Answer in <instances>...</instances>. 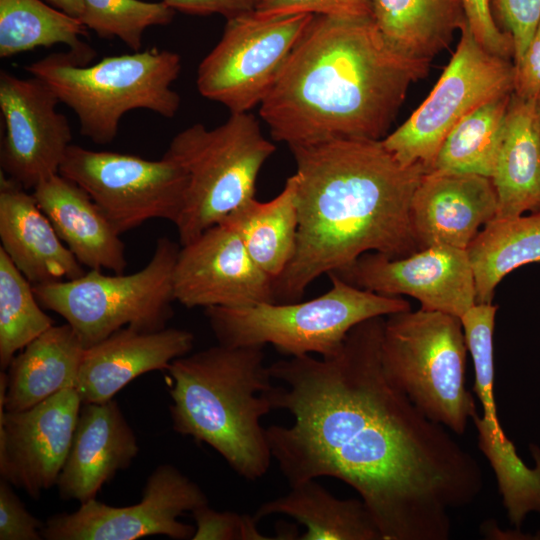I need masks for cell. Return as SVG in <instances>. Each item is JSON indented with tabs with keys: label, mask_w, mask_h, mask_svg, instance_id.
Listing matches in <instances>:
<instances>
[{
	"label": "cell",
	"mask_w": 540,
	"mask_h": 540,
	"mask_svg": "<svg viewBox=\"0 0 540 540\" xmlns=\"http://www.w3.org/2000/svg\"><path fill=\"white\" fill-rule=\"evenodd\" d=\"M385 317L353 327L334 355L269 366L283 384L267 392L273 409L294 417L266 429L271 454L291 486L326 476L353 488L382 540H449L451 512L477 500L482 468L387 377Z\"/></svg>",
	"instance_id": "cell-1"
},
{
	"label": "cell",
	"mask_w": 540,
	"mask_h": 540,
	"mask_svg": "<svg viewBox=\"0 0 540 540\" xmlns=\"http://www.w3.org/2000/svg\"><path fill=\"white\" fill-rule=\"evenodd\" d=\"M289 149L296 163L299 226L294 255L274 281L276 302L299 301L321 275L365 253L397 259L419 250L410 204L429 171L423 164H400L381 140Z\"/></svg>",
	"instance_id": "cell-2"
},
{
	"label": "cell",
	"mask_w": 540,
	"mask_h": 540,
	"mask_svg": "<svg viewBox=\"0 0 540 540\" xmlns=\"http://www.w3.org/2000/svg\"><path fill=\"white\" fill-rule=\"evenodd\" d=\"M430 63L394 49L372 18L314 15L259 115L288 147L382 140Z\"/></svg>",
	"instance_id": "cell-3"
},
{
	"label": "cell",
	"mask_w": 540,
	"mask_h": 540,
	"mask_svg": "<svg viewBox=\"0 0 540 540\" xmlns=\"http://www.w3.org/2000/svg\"><path fill=\"white\" fill-rule=\"evenodd\" d=\"M264 346H216L168 367L173 429L214 448L243 478L265 475L272 454L261 418L273 410Z\"/></svg>",
	"instance_id": "cell-4"
},
{
	"label": "cell",
	"mask_w": 540,
	"mask_h": 540,
	"mask_svg": "<svg viewBox=\"0 0 540 540\" xmlns=\"http://www.w3.org/2000/svg\"><path fill=\"white\" fill-rule=\"evenodd\" d=\"M181 68L178 53L157 48L107 56L85 66L68 52H56L25 66L75 113L80 134L98 145L113 142L129 111L145 109L173 118L181 97L171 86Z\"/></svg>",
	"instance_id": "cell-5"
},
{
	"label": "cell",
	"mask_w": 540,
	"mask_h": 540,
	"mask_svg": "<svg viewBox=\"0 0 540 540\" xmlns=\"http://www.w3.org/2000/svg\"><path fill=\"white\" fill-rule=\"evenodd\" d=\"M331 288L304 302L259 303L246 307H209L205 315L225 346L271 344L285 355H334L350 330L378 316L411 309L401 296H385L328 274Z\"/></svg>",
	"instance_id": "cell-6"
},
{
	"label": "cell",
	"mask_w": 540,
	"mask_h": 540,
	"mask_svg": "<svg viewBox=\"0 0 540 540\" xmlns=\"http://www.w3.org/2000/svg\"><path fill=\"white\" fill-rule=\"evenodd\" d=\"M467 352L459 317L422 308L385 317L381 360L387 377L429 419L456 435L478 414L466 387Z\"/></svg>",
	"instance_id": "cell-7"
},
{
	"label": "cell",
	"mask_w": 540,
	"mask_h": 540,
	"mask_svg": "<svg viewBox=\"0 0 540 540\" xmlns=\"http://www.w3.org/2000/svg\"><path fill=\"white\" fill-rule=\"evenodd\" d=\"M275 151L250 112L230 113L213 129L195 123L178 132L163 157L179 164L188 177L175 224L179 244L191 242L255 197L259 172Z\"/></svg>",
	"instance_id": "cell-8"
},
{
	"label": "cell",
	"mask_w": 540,
	"mask_h": 540,
	"mask_svg": "<svg viewBox=\"0 0 540 540\" xmlns=\"http://www.w3.org/2000/svg\"><path fill=\"white\" fill-rule=\"evenodd\" d=\"M180 244L160 237L149 262L131 274L105 275L90 269L82 276L33 286L41 306L62 316L85 347L115 331L166 328L175 301L173 272Z\"/></svg>",
	"instance_id": "cell-9"
},
{
	"label": "cell",
	"mask_w": 540,
	"mask_h": 540,
	"mask_svg": "<svg viewBox=\"0 0 540 540\" xmlns=\"http://www.w3.org/2000/svg\"><path fill=\"white\" fill-rule=\"evenodd\" d=\"M455 53L426 99L381 141L404 166L423 164L429 171L451 130L481 105L514 90L515 65L487 51L468 22L460 29Z\"/></svg>",
	"instance_id": "cell-10"
},
{
	"label": "cell",
	"mask_w": 540,
	"mask_h": 540,
	"mask_svg": "<svg viewBox=\"0 0 540 540\" xmlns=\"http://www.w3.org/2000/svg\"><path fill=\"white\" fill-rule=\"evenodd\" d=\"M313 16L261 17L253 11L227 19L220 40L198 65L199 93L230 113L259 106Z\"/></svg>",
	"instance_id": "cell-11"
},
{
	"label": "cell",
	"mask_w": 540,
	"mask_h": 540,
	"mask_svg": "<svg viewBox=\"0 0 540 540\" xmlns=\"http://www.w3.org/2000/svg\"><path fill=\"white\" fill-rule=\"evenodd\" d=\"M59 174L84 189L122 234L151 219L177 223L188 177L168 158L95 151L71 144Z\"/></svg>",
	"instance_id": "cell-12"
},
{
	"label": "cell",
	"mask_w": 540,
	"mask_h": 540,
	"mask_svg": "<svg viewBox=\"0 0 540 540\" xmlns=\"http://www.w3.org/2000/svg\"><path fill=\"white\" fill-rule=\"evenodd\" d=\"M208 505L201 488L179 469L161 464L147 478L137 504L113 507L96 498L72 513H59L44 523L46 540H135L163 535L192 539L195 527L178 520L185 512Z\"/></svg>",
	"instance_id": "cell-13"
},
{
	"label": "cell",
	"mask_w": 540,
	"mask_h": 540,
	"mask_svg": "<svg viewBox=\"0 0 540 540\" xmlns=\"http://www.w3.org/2000/svg\"><path fill=\"white\" fill-rule=\"evenodd\" d=\"M58 103L56 93L42 79L0 71L1 173L27 190L59 174L71 145V126L57 111Z\"/></svg>",
	"instance_id": "cell-14"
},
{
	"label": "cell",
	"mask_w": 540,
	"mask_h": 540,
	"mask_svg": "<svg viewBox=\"0 0 540 540\" xmlns=\"http://www.w3.org/2000/svg\"><path fill=\"white\" fill-rule=\"evenodd\" d=\"M7 384L0 382V474L31 498L57 484L71 448L82 406L66 388L20 411H6Z\"/></svg>",
	"instance_id": "cell-15"
},
{
	"label": "cell",
	"mask_w": 540,
	"mask_h": 540,
	"mask_svg": "<svg viewBox=\"0 0 540 540\" xmlns=\"http://www.w3.org/2000/svg\"><path fill=\"white\" fill-rule=\"evenodd\" d=\"M173 289L175 301L187 308L276 302L274 280L254 262L238 232L225 222L180 245Z\"/></svg>",
	"instance_id": "cell-16"
},
{
	"label": "cell",
	"mask_w": 540,
	"mask_h": 540,
	"mask_svg": "<svg viewBox=\"0 0 540 540\" xmlns=\"http://www.w3.org/2000/svg\"><path fill=\"white\" fill-rule=\"evenodd\" d=\"M333 274L358 288L385 296L407 295L422 309L459 318L476 303L465 249L432 246L397 259L368 252Z\"/></svg>",
	"instance_id": "cell-17"
},
{
	"label": "cell",
	"mask_w": 540,
	"mask_h": 540,
	"mask_svg": "<svg viewBox=\"0 0 540 540\" xmlns=\"http://www.w3.org/2000/svg\"><path fill=\"white\" fill-rule=\"evenodd\" d=\"M498 198L489 177L430 170L410 204V223L419 250L432 246L467 249L497 215Z\"/></svg>",
	"instance_id": "cell-18"
},
{
	"label": "cell",
	"mask_w": 540,
	"mask_h": 540,
	"mask_svg": "<svg viewBox=\"0 0 540 540\" xmlns=\"http://www.w3.org/2000/svg\"><path fill=\"white\" fill-rule=\"evenodd\" d=\"M193 343L191 332L177 328L115 331L84 351L76 384L82 404L111 400L142 374L168 369L191 351Z\"/></svg>",
	"instance_id": "cell-19"
},
{
	"label": "cell",
	"mask_w": 540,
	"mask_h": 540,
	"mask_svg": "<svg viewBox=\"0 0 540 540\" xmlns=\"http://www.w3.org/2000/svg\"><path fill=\"white\" fill-rule=\"evenodd\" d=\"M139 452L136 435L118 403L82 404L65 464L57 481L60 498L80 504L95 499Z\"/></svg>",
	"instance_id": "cell-20"
},
{
	"label": "cell",
	"mask_w": 540,
	"mask_h": 540,
	"mask_svg": "<svg viewBox=\"0 0 540 540\" xmlns=\"http://www.w3.org/2000/svg\"><path fill=\"white\" fill-rule=\"evenodd\" d=\"M0 240V247L33 286L85 273L33 194L1 172Z\"/></svg>",
	"instance_id": "cell-21"
},
{
	"label": "cell",
	"mask_w": 540,
	"mask_h": 540,
	"mask_svg": "<svg viewBox=\"0 0 540 540\" xmlns=\"http://www.w3.org/2000/svg\"><path fill=\"white\" fill-rule=\"evenodd\" d=\"M32 194L81 265L124 272L127 260L121 234L84 189L56 174L40 182Z\"/></svg>",
	"instance_id": "cell-22"
},
{
	"label": "cell",
	"mask_w": 540,
	"mask_h": 540,
	"mask_svg": "<svg viewBox=\"0 0 540 540\" xmlns=\"http://www.w3.org/2000/svg\"><path fill=\"white\" fill-rule=\"evenodd\" d=\"M86 347L68 324L53 325L15 355L7 368L6 411L28 409L76 388Z\"/></svg>",
	"instance_id": "cell-23"
},
{
	"label": "cell",
	"mask_w": 540,
	"mask_h": 540,
	"mask_svg": "<svg viewBox=\"0 0 540 540\" xmlns=\"http://www.w3.org/2000/svg\"><path fill=\"white\" fill-rule=\"evenodd\" d=\"M535 101L511 95L491 178L498 198L495 218L540 212V125Z\"/></svg>",
	"instance_id": "cell-24"
},
{
	"label": "cell",
	"mask_w": 540,
	"mask_h": 540,
	"mask_svg": "<svg viewBox=\"0 0 540 540\" xmlns=\"http://www.w3.org/2000/svg\"><path fill=\"white\" fill-rule=\"evenodd\" d=\"M284 514L304 525L301 540H382L378 526L361 499H339L315 480L291 486L284 496L260 505L258 522Z\"/></svg>",
	"instance_id": "cell-25"
},
{
	"label": "cell",
	"mask_w": 540,
	"mask_h": 540,
	"mask_svg": "<svg viewBox=\"0 0 540 540\" xmlns=\"http://www.w3.org/2000/svg\"><path fill=\"white\" fill-rule=\"evenodd\" d=\"M372 19L394 49L429 62L467 22L462 0H372Z\"/></svg>",
	"instance_id": "cell-26"
},
{
	"label": "cell",
	"mask_w": 540,
	"mask_h": 540,
	"mask_svg": "<svg viewBox=\"0 0 540 540\" xmlns=\"http://www.w3.org/2000/svg\"><path fill=\"white\" fill-rule=\"evenodd\" d=\"M297 184L293 174L270 201L260 202L253 197L221 221L238 232L251 258L274 281L287 268L296 248Z\"/></svg>",
	"instance_id": "cell-27"
},
{
	"label": "cell",
	"mask_w": 540,
	"mask_h": 540,
	"mask_svg": "<svg viewBox=\"0 0 540 540\" xmlns=\"http://www.w3.org/2000/svg\"><path fill=\"white\" fill-rule=\"evenodd\" d=\"M466 251L474 274L476 303H493L497 286L509 273L540 263V212L494 218Z\"/></svg>",
	"instance_id": "cell-28"
},
{
	"label": "cell",
	"mask_w": 540,
	"mask_h": 540,
	"mask_svg": "<svg viewBox=\"0 0 540 540\" xmlns=\"http://www.w3.org/2000/svg\"><path fill=\"white\" fill-rule=\"evenodd\" d=\"M87 30L78 18L41 0H0L1 58L64 44L78 65H89L96 52L81 39Z\"/></svg>",
	"instance_id": "cell-29"
},
{
	"label": "cell",
	"mask_w": 540,
	"mask_h": 540,
	"mask_svg": "<svg viewBox=\"0 0 540 540\" xmlns=\"http://www.w3.org/2000/svg\"><path fill=\"white\" fill-rule=\"evenodd\" d=\"M512 94L495 98L463 118L444 140L431 170L492 178Z\"/></svg>",
	"instance_id": "cell-30"
},
{
	"label": "cell",
	"mask_w": 540,
	"mask_h": 540,
	"mask_svg": "<svg viewBox=\"0 0 540 540\" xmlns=\"http://www.w3.org/2000/svg\"><path fill=\"white\" fill-rule=\"evenodd\" d=\"M54 325L34 293L33 285L0 247V367Z\"/></svg>",
	"instance_id": "cell-31"
},
{
	"label": "cell",
	"mask_w": 540,
	"mask_h": 540,
	"mask_svg": "<svg viewBox=\"0 0 540 540\" xmlns=\"http://www.w3.org/2000/svg\"><path fill=\"white\" fill-rule=\"evenodd\" d=\"M494 365L487 362L474 366V386L482 414L473 417L478 433V447L488 460L498 488L512 490L525 485L533 470L518 455L513 442L499 421L494 394Z\"/></svg>",
	"instance_id": "cell-32"
},
{
	"label": "cell",
	"mask_w": 540,
	"mask_h": 540,
	"mask_svg": "<svg viewBox=\"0 0 540 540\" xmlns=\"http://www.w3.org/2000/svg\"><path fill=\"white\" fill-rule=\"evenodd\" d=\"M79 18L83 25L103 39H120L132 52L141 51L147 28L172 22L176 11L164 1L83 0Z\"/></svg>",
	"instance_id": "cell-33"
},
{
	"label": "cell",
	"mask_w": 540,
	"mask_h": 540,
	"mask_svg": "<svg viewBox=\"0 0 540 540\" xmlns=\"http://www.w3.org/2000/svg\"><path fill=\"white\" fill-rule=\"evenodd\" d=\"M195 520L193 540H271L257 528L254 516L216 511L204 505L191 512Z\"/></svg>",
	"instance_id": "cell-34"
},
{
	"label": "cell",
	"mask_w": 540,
	"mask_h": 540,
	"mask_svg": "<svg viewBox=\"0 0 540 540\" xmlns=\"http://www.w3.org/2000/svg\"><path fill=\"white\" fill-rule=\"evenodd\" d=\"M254 12L261 17L312 14L372 18V0H259Z\"/></svg>",
	"instance_id": "cell-35"
},
{
	"label": "cell",
	"mask_w": 540,
	"mask_h": 540,
	"mask_svg": "<svg viewBox=\"0 0 540 540\" xmlns=\"http://www.w3.org/2000/svg\"><path fill=\"white\" fill-rule=\"evenodd\" d=\"M490 6L498 27L513 39L515 63L540 22V0H490Z\"/></svg>",
	"instance_id": "cell-36"
},
{
	"label": "cell",
	"mask_w": 540,
	"mask_h": 540,
	"mask_svg": "<svg viewBox=\"0 0 540 540\" xmlns=\"http://www.w3.org/2000/svg\"><path fill=\"white\" fill-rule=\"evenodd\" d=\"M44 523L25 508L12 485L0 481V540H40Z\"/></svg>",
	"instance_id": "cell-37"
},
{
	"label": "cell",
	"mask_w": 540,
	"mask_h": 540,
	"mask_svg": "<svg viewBox=\"0 0 540 540\" xmlns=\"http://www.w3.org/2000/svg\"><path fill=\"white\" fill-rule=\"evenodd\" d=\"M466 19L476 40L490 53L513 60L514 43L493 17L490 0H462Z\"/></svg>",
	"instance_id": "cell-38"
},
{
	"label": "cell",
	"mask_w": 540,
	"mask_h": 540,
	"mask_svg": "<svg viewBox=\"0 0 540 540\" xmlns=\"http://www.w3.org/2000/svg\"><path fill=\"white\" fill-rule=\"evenodd\" d=\"M513 93L524 99L540 95V22L521 58L514 63Z\"/></svg>",
	"instance_id": "cell-39"
},
{
	"label": "cell",
	"mask_w": 540,
	"mask_h": 540,
	"mask_svg": "<svg viewBox=\"0 0 540 540\" xmlns=\"http://www.w3.org/2000/svg\"><path fill=\"white\" fill-rule=\"evenodd\" d=\"M175 11L189 15H222L230 19L253 12L259 0H162Z\"/></svg>",
	"instance_id": "cell-40"
},
{
	"label": "cell",
	"mask_w": 540,
	"mask_h": 540,
	"mask_svg": "<svg viewBox=\"0 0 540 540\" xmlns=\"http://www.w3.org/2000/svg\"><path fill=\"white\" fill-rule=\"evenodd\" d=\"M51 6L65 12L66 14L80 18L84 10L83 0H46Z\"/></svg>",
	"instance_id": "cell-41"
},
{
	"label": "cell",
	"mask_w": 540,
	"mask_h": 540,
	"mask_svg": "<svg viewBox=\"0 0 540 540\" xmlns=\"http://www.w3.org/2000/svg\"><path fill=\"white\" fill-rule=\"evenodd\" d=\"M535 106H536V113H537V117H538V121L540 125V95L536 98Z\"/></svg>",
	"instance_id": "cell-42"
}]
</instances>
